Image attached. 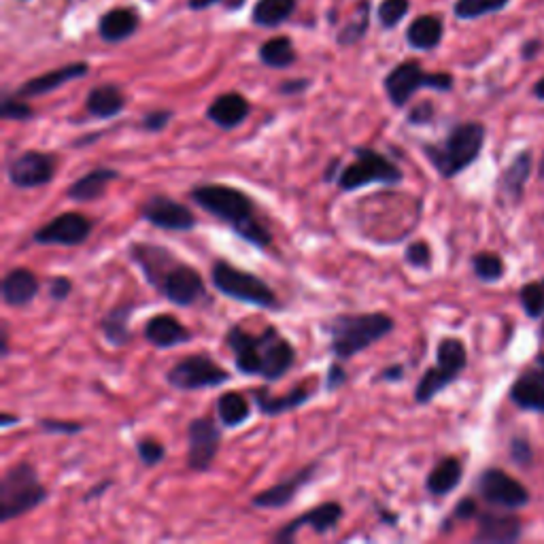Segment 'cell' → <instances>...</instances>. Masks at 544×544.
I'll return each instance as SVG.
<instances>
[{
  "mask_svg": "<svg viewBox=\"0 0 544 544\" xmlns=\"http://www.w3.org/2000/svg\"><path fill=\"white\" fill-rule=\"evenodd\" d=\"M434 115H436L434 102L432 100H421V102H417L415 107H411V111H408L406 122L411 126H425V124L432 122Z\"/></svg>",
  "mask_w": 544,
  "mask_h": 544,
  "instance_id": "cell-46",
  "label": "cell"
},
{
  "mask_svg": "<svg viewBox=\"0 0 544 544\" xmlns=\"http://www.w3.org/2000/svg\"><path fill=\"white\" fill-rule=\"evenodd\" d=\"M139 215L149 226L166 232H192L198 226L194 211L166 194L149 196L141 204Z\"/></svg>",
  "mask_w": 544,
  "mask_h": 544,
  "instance_id": "cell-13",
  "label": "cell"
},
{
  "mask_svg": "<svg viewBox=\"0 0 544 544\" xmlns=\"http://www.w3.org/2000/svg\"><path fill=\"white\" fill-rule=\"evenodd\" d=\"M111 485H113L111 479H107L105 483L100 481L96 487H92L88 493H85V498H83V500H85V502H92V500H96V498H100V496H105V491H107Z\"/></svg>",
  "mask_w": 544,
  "mask_h": 544,
  "instance_id": "cell-54",
  "label": "cell"
},
{
  "mask_svg": "<svg viewBox=\"0 0 544 544\" xmlns=\"http://www.w3.org/2000/svg\"><path fill=\"white\" fill-rule=\"evenodd\" d=\"M309 85H311V81H309V79H304V77H300V79H289V81H283V83L279 85V94H281V96H298V94H302V92L309 90Z\"/></svg>",
  "mask_w": 544,
  "mask_h": 544,
  "instance_id": "cell-51",
  "label": "cell"
},
{
  "mask_svg": "<svg viewBox=\"0 0 544 544\" xmlns=\"http://www.w3.org/2000/svg\"><path fill=\"white\" fill-rule=\"evenodd\" d=\"M464 466L457 457H445L432 468V472L425 479V489L436 498H445L451 491H455L462 483Z\"/></svg>",
  "mask_w": 544,
  "mask_h": 544,
  "instance_id": "cell-30",
  "label": "cell"
},
{
  "mask_svg": "<svg viewBox=\"0 0 544 544\" xmlns=\"http://www.w3.org/2000/svg\"><path fill=\"white\" fill-rule=\"evenodd\" d=\"M540 336H542V338H544V326H542V330H540Z\"/></svg>",
  "mask_w": 544,
  "mask_h": 544,
  "instance_id": "cell-61",
  "label": "cell"
},
{
  "mask_svg": "<svg viewBox=\"0 0 544 544\" xmlns=\"http://www.w3.org/2000/svg\"><path fill=\"white\" fill-rule=\"evenodd\" d=\"M71 292H73V281L68 277L56 275L47 283V294L54 302H64L68 296H71Z\"/></svg>",
  "mask_w": 544,
  "mask_h": 544,
  "instance_id": "cell-47",
  "label": "cell"
},
{
  "mask_svg": "<svg viewBox=\"0 0 544 544\" xmlns=\"http://www.w3.org/2000/svg\"><path fill=\"white\" fill-rule=\"evenodd\" d=\"M39 428L45 434H58V436H75L81 434L85 425L79 421H66V419H39Z\"/></svg>",
  "mask_w": 544,
  "mask_h": 544,
  "instance_id": "cell-44",
  "label": "cell"
},
{
  "mask_svg": "<svg viewBox=\"0 0 544 544\" xmlns=\"http://www.w3.org/2000/svg\"><path fill=\"white\" fill-rule=\"evenodd\" d=\"M134 313V304H117L113 309L100 319V332L105 336V340L113 347H124L132 340V330H130V317Z\"/></svg>",
  "mask_w": 544,
  "mask_h": 544,
  "instance_id": "cell-31",
  "label": "cell"
},
{
  "mask_svg": "<svg viewBox=\"0 0 544 544\" xmlns=\"http://www.w3.org/2000/svg\"><path fill=\"white\" fill-rule=\"evenodd\" d=\"M453 85L455 79L451 73H428L415 58H408L396 64L383 79V90L387 94V100L396 109H404L408 102H411V98L423 88L436 92H451Z\"/></svg>",
  "mask_w": 544,
  "mask_h": 544,
  "instance_id": "cell-8",
  "label": "cell"
},
{
  "mask_svg": "<svg viewBox=\"0 0 544 544\" xmlns=\"http://www.w3.org/2000/svg\"><path fill=\"white\" fill-rule=\"evenodd\" d=\"M479 532L474 542H517L523 534L521 521L508 513H479Z\"/></svg>",
  "mask_w": 544,
  "mask_h": 544,
  "instance_id": "cell-26",
  "label": "cell"
},
{
  "mask_svg": "<svg viewBox=\"0 0 544 544\" xmlns=\"http://www.w3.org/2000/svg\"><path fill=\"white\" fill-rule=\"evenodd\" d=\"M411 9V0H381L377 7V20L381 28L394 30Z\"/></svg>",
  "mask_w": 544,
  "mask_h": 544,
  "instance_id": "cell-40",
  "label": "cell"
},
{
  "mask_svg": "<svg viewBox=\"0 0 544 544\" xmlns=\"http://www.w3.org/2000/svg\"><path fill=\"white\" fill-rule=\"evenodd\" d=\"M510 400L523 411L544 413V370L538 366L536 370L521 374L510 387Z\"/></svg>",
  "mask_w": 544,
  "mask_h": 544,
  "instance_id": "cell-29",
  "label": "cell"
},
{
  "mask_svg": "<svg viewBox=\"0 0 544 544\" xmlns=\"http://www.w3.org/2000/svg\"><path fill=\"white\" fill-rule=\"evenodd\" d=\"M221 447V428L211 417H196L187 425V466L207 472Z\"/></svg>",
  "mask_w": 544,
  "mask_h": 544,
  "instance_id": "cell-16",
  "label": "cell"
},
{
  "mask_svg": "<svg viewBox=\"0 0 544 544\" xmlns=\"http://www.w3.org/2000/svg\"><path fill=\"white\" fill-rule=\"evenodd\" d=\"M143 336L147 343L156 349H173L192 340V332L187 330L175 315L168 313H160L147 319Z\"/></svg>",
  "mask_w": 544,
  "mask_h": 544,
  "instance_id": "cell-22",
  "label": "cell"
},
{
  "mask_svg": "<svg viewBox=\"0 0 544 544\" xmlns=\"http://www.w3.org/2000/svg\"><path fill=\"white\" fill-rule=\"evenodd\" d=\"M88 73H90L88 62H71V64L60 66V68H54V71H47L39 77H32V79L24 81L13 94L20 96V98H39V96L60 90L62 85H66V83L83 79Z\"/></svg>",
  "mask_w": 544,
  "mask_h": 544,
  "instance_id": "cell-19",
  "label": "cell"
},
{
  "mask_svg": "<svg viewBox=\"0 0 544 544\" xmlns=\"http://www.w3.org/2000/svg\"><path fill=\"white\" fill-rule=\"evenodd\" d=\"M34 109L28 105L26 98H20L15 94L5 92L3 100H0V117L5 119V122H30L34 119Z\"/></svg>",
  "mask_w": 544,
  "mask_h": 544,
  "instance_id": "cell-39",
  "label": "cell"
},
{
  "mask_svg": "<svg viewBox=\"0 0 544 544\" xmlns=\"http://www.w3.org/2000/svg\"><path fill=\"white\" fill-rule=\"evenodd\" d=\"M224 340L234 355L236 370L245 377H260L275 383L296 364V347L275 326H266L262 332L253 334L241 323H232Z\"/></svg>",
  "mask_w": 544,
  "mask_h": 544,
  "instance_id": "cell-2",
  "label": "cell"
},
{
  "mask_svg": "<svg viewBox=\"0 0 544 544\" xmlns=\"http://www.w3.org/2000/svg\"><path fill=\"white\" fill-rule=\"evenodd\" d=\"M468 366V351L459 338L447 336L436 347V366L425 370L415 387V402L430 404L438 394H442L451 383L459 379Z\"/></svg>",
  "mask_w": 544,
  "mask_h": 544,
  "instance_id": "cell-10",
  "label": "cell"
},
{
  "mask_svg": "<svg viewBox=\"0 0 544 544\" xmlns=\"http://www.w3.org/2000/svg\"><path fill=\"white\" fill-rule=\"evenodd\" d=\"M474 517H479V506H476V502L472 498L459 500L457 506L453 508V515H451L453 521H468Z\"/></svg>",
  "mask_w": 544,
  "mask_h": 544,
  "instance_id": "cell-50",
  "label": "cell"
},
{
  "mask_svg": "<svg viewBox=\"0 0 544 544\" xmlns=\"http://www.w3.org/2000/svg\"><path fill=\"white\" fill-rule=\"evenodd\" d=\"M519 300L527 317L538 319L544 315V279L527 283L521 287Z\"/></svg>",
  "mask_w": 544,
  "mask_h": 544,
  "instance_id": "cell-41",
  "label": "cell"
},
{
  "mask_svg": "<svg viewBox=\"0 0 544 544\" xmlns=\"http://www.w3.org/2000/svg\"><path fill=\"white\" fill-rule=\"evenodd\" d=\"M338 166H340V160L338 158H334L330 164H328V168H326V173H323V181H326V183H332V181H336L338 179V175H340V170H338Z\"/></svg>",
  "mask_w": 544,
  "mask_h": 544,
  "instance_id": "cell-56",
  "label": "cell"
},
{
  "mask_svg": "<svg viewBox=\"0 0 544 544\" xmlns=\"http://www.w3.org/2000/svg\"><path fill=\"white\" fill-rule=\"evenodd\" d=\"M119 177L122 175H119V170L115 168H109V166L94 168L88 175L79 177L71 187H68L66 196L73 202H94L102 198V194L107 192V187Z\"/></svg>",
  "mask_w": 544,
  "mask_h": 544,
  "instance_id": "cell-27",
  "label": "cell"
},
{
  "mask_svg": "<svg viewBox=\"0 0 544 544\" xmlns=\"http://www.w3.org/2000/svg\"><path fill=\"white\" fill-rule=\"evenodd\" d=\"M540 177L544 179V156H542V162H540Z\"/></svg>",
  "mask_w": 544,
  "mask_h": 544,
  "instance_id": "cell-60",
  "label": "cell"
},
{
  "mask_svg": "<svg viewBox=\"0 0 544 544\" xmlns=\"http://www.w3.org/2000/svg\"><path fill=\"white\" fill-rule=\"evenodd\" d=\"M17 421H20V417L9 415V413H5L3 417H0V425H3V428H11V425L17 423Z\"/></svg>",
  "mask_w": 544,
  "mask_h": 544,
  "instance_id": "cell-58",
  "label": "cell"
},
{
  "mask_svg": "<svg viewBox=\"0 0 544 544\" xmlns=\"http://www.w3.org/2000/svg\"><path fill=\"white\" fill-rule=\"evenodd\" d=\"M251 115V102L241 92L219 94L207 107V119L221 130H236Z\"/></svg>",
  "mask_w": 544,
  "mask_h": 544,
  "instance_id": "cell-21",
  "label": "cell"
},
{
  "mask_svg": "<svg viewBox=\"0 0 544 544\" xmlns=\"http://www.w3.org/2000/svg\"><path fill=\"white\" fill-rule=\"evenodd\" d=\"M219 3H224V0H187V7H190L192 11H207Z\"/></svg>",
  "mask_w": 544,
  "mask_h": 544,
  "instance_id": "cell-55",
  "label": "cell"
},
{
  "mask_svg": "<svg viewBox=\"0 0 544 544\" xmlns=\"http://www.w3.org/2000/svg\"><path fill=\"white\" fill-rule=\"evenodd\" d=\"M215 406H217V417L221 425L228 430L241 428L243 423L251 419V404L241 391H226V394H221L217 398Z\"/></svg>",
  "mask_w": 544,
  "mask_h": 544,
  "instance_id": "cell-33",
  "label": "cell"
},
{
  "mask_svg": "<svg viewBox=\"0 0 544 544\" xmlns=\"http://www.w3.org/2000/svg\"><path fill=\"white\" fill-rule=\"evenodd\" d=\"M175 113L170 109H153V111H147L141 119V128L145 132H151V134H158V132H164L168 128V124L173 122Z\"/></svg>",
  "mask_w": 544,
  "mask_h": 544,
  "instance_id": "cell-45",
  "label": "cell"
},
{
  "mask_svg": "<svg viewBox=\"0 0 544 544\" xmlns=\"http://www.w3.org/2000/svg\"><path fill=\"white\" fill-rule=\"evenodd\" d=\"M483 145L485 126L479 122H464L457 124L442 143H428L421 149L442 179H453L479 160Z\"/></svg>",
  "mask_w": 544,
  "mask_h": 544,
  "instance_id": "cell-5",
  "label": "cell"
},
{
  "mask_svg": "<svg viewBox=\"0 0 544 544\" xmlns=\"http://www.w3.org/2000/svg\"><path fill=\"white\" fill-rule=\"evenodd\" d=\"M317 470H319V462L302 466L294 474H289L287 479H283L277 485H272V487L260 491L258 496H253L251 506L260 508V510H279V508L289 506L298 498L300 489L306 487L315 479Z\"/></svg>",
  "mask_w": 544,
  "mask_h": 544,
  "instance_id": "cell-18",
  "label": "cell"
},
{
  "mask_svg": "<svg viewBox=\"0 0 544 544\" xmlns=\"http://www.w3.org/2000/svg\"><path fill=\"white\" fill-rule=\"evenodd\" d=\"M141 28V15L134 7H111L98 20V37L109 43L119 45L132 39Z\"/></svg>",
  "mask_w": 544,
  "mask_h": 544,
  "instance_id": "cell-20",
  "label": "cell"
},
{
  "mask_svg": "<svg viewBox=\"0 0 544 544\" xmlns=\"http://www.w3.org/2000/svg\"><path fill=\"white\" fill-rule=\"evenodd\" d=\"M347 383V370L343 366V362H332L328 366V372H326V391H336Z\"/></svg>",
  "mask_w": 544,
  "mask_h": 544,
  "instance_id": "cell-49",
  "label": "cell"
},
{
  "mask_svg": "<svg viewBox=\"0 0 544 544\" xmlns=\"http://www.w3.org/2000/svg\"><path fill=\"white\" fill-rule=\"evenodd\" d=\"M211 283L221 296L243 302L255 309L281 311V302L262 277L253 275L249 270L238 268L226 260H217L211 268Z\"/></svg>",
  "mask_w": 544,
  "mask_h": 544,
  "instance_id": "cell-7",
  "label": "cell"
},
{
  "mask_svg": "<svg viewBox=\"0 0 544 544\" xmlns=\"http://www.w3.org/2000/svg\"><path fill=\"white\" fill-rule=\"evenodd\" d=\"M534 96H536L538 100L544 102V77H542L540 81H536V85H534Z\"/></svg>",
  "mask_w": 544,
  "mask_h": 544,
  "instance_id": "cell-59",
  "label": "cell"
},
{
  "mask_svg": "<svg viewBox=\"0 0 544 544\" xmlns=\"http://www.w3.org/2000/svg\"><path fill=\"white\" fill-rule=\"evenodd\" d=\"M39 289V277L30 268L20 266L7 272L3 285H0V294H3V302L11 309H24L39 296Z\"/></svg>",
  "mask_w": 544,
  "mask_h": 544,
  "instance_id": "cell-23",
  "label": "cell"
},
{
  "mask_svg": "<svg viewBox=\"0 0 544 544\" xmlns=\"http://www.w3.org/2000/svg\"><path fill=\"white\" fill-rule=\"evenodd\" d=\"M442 37H445V22H442L434 13L415 17V20L408 24L404 34L408 47H413L417 51L436 49L442 43Z\"/></svg>",
  "mask_w": 544,
  "mask_h": 544,
  "instance_id": "cell-28",
  "label": "cell"
},
{
  "mask_svg": "<svg viewBox=\"0 0 544 544\" xmlns=\"http://www.w3.org/2000/svg\"><path fill=\"white\" fill-rule=\"evenodd\" d=\"M404 181V173L396 162H391L381 151L370 147H355L353 162L347 164L336 179L338 190L357 192L366 185L381 183L387 187L400 185Z\"/></svg>",
  "mask_w": 544,
  "mask_h": 544,
  "instance_id": "cell-9",
  "label": "cell"
},
{
  "mask_svg": "<svg viewBox=\"0 0 544 544\" xmlns=\"http://www.w3.org/2000/svg\"><path fill=\"white\" fill-rule=\"evenodd\" d=\"M58 158L49 151L28 149L7 164V179L17 190H37L56 179Z\"/></svg>",
  "mask_w": 544,
  "mask_h": 544,
  "instance_id": "cell-12",
  "label": "cell"
},
{
  "mask_svg": "<svg viewBox=\"0 0 544 544\" xmlns=\"http://www.w3.org/2000/svg\"><path fill=\"white\" fill-rule=\"evenodd\" d=\"M396 330L394 317L387 313H340L332 317L323 332L330 336V353L338 362H349L351 357L377 345L387 334Z\"/></svg>",
  "mask_w": 544,
  "mask_h": 544,
  "instance_id": "cell-4",
  "label": "cell"
},
{
  "mask_svg": "<svg viewBox=\"0 0 544 544\" xmlns=\"http://www.w3.org/2000/svg\"><path fill=\"white\" fill-rule=\"evenodd\" d=\"M355 17L351 22H347V26L340 28L336 32V43L340 47H351V45H357L360 43L368 30H370V17H372V7H370V0H360L355 7Z\"/></svg>",
  "mask_w": 544,
  "mask_h": 544,
  "instance_id": "cell-36",
  "label": "cell"
},
{
  "mask_svg": "<svg viewBox=\"0 0 544 544\" xmlns=\"http://www.w3.org/2000/svg\"><path fill=\"white\" fill-rule=\"evenodd\" d=\"M258 58L264 66L275 68V71H285V68L294 66L298 60V51L294 41L289 37H272L266 39L260 49H258Z\"/></svg>",
  "mask_w": 544,
  "mask_h": 544,
  "instance_id": "cell-34",
  "label": "cell"
},
{
  "mask_svg": "<svg viewBox=\"0 0 544 544\" xmlns=\"http://www.w3.org/2000/svg\"><path fill=\"white\" fill-rule=\"evenodd\" d=\"M126 94L117 83H98L85 96V111L94 119H113L126 109Z\"/></svg>",
  "mask_w": 544,
  "mask_h": 544,
  "instance_id": "cell-25",
  "label": "cell"
},
{
  "mask_svg": "<svg viewBox=\"0 0 544 544\" xmlns=\"http://www.w3.org/2000/svg\"><path fill=\"white\" fill-rule=\"evenodd\" d=\"M343 517H345L343 504L323 502V504L313 506L311 510H306V513L298 515L294 521L283 525L281 530L272 536V540L279 542V544H289V542H294L298 532L306 530V527L313 530L315 534H330L332 530H336V525Z\"/></svg>",
  "mask_w": 544,
  "mask_h": 544,
  "instance_id": "cell-17",
  "label": "cell"
},
{
  "mask_svg": "<svg viewBox=\"0 0 544 544\" xmlns=\"http://www.w3.org/2000/svg\"><path fill=\"white\" fill-rule=\"evenodd\" d=\"M0 343H3V349H0V357L7 360V355H9V328H7V323H3V334H0Z\"/></svg>",
  "mask_w": 544,
  "mask_h": 544,
  "instance_id": "cell-57",
  "label": "cell"
},
{
  "mask_svg": "<svg viewBox=\"0 0 544 544\" xmlns=\"http://www.w3.org/2000/svg\"><path fill=\"white\" fill-rule=\"evenodd\" d=\"M94 232V221L79 211H66L54 219H49L32 234L37 245H58V247H77L83 245Z\"/></svg>",
  "mask_w": 544,
  "mask_h": 544,
  "instance_id": "cell-14",
  "label": "cell"
},
{
  "mask_svg": "<svg viewBox=\"0 0 544 544\" xmlns=\"http://www.w3.org/2000/svg\"><path fill=\"white\" fill-rule=\"evenodd\" d=\"M510 457H513V462L519 466H530L534 457L530 442H527L525 438H515L513 442H510Z\"/></svg>",
  "mask_w": 544,
  "mask_h": 544,
  "instance_id": "cell-48",
  "label": "cell"
},
{
  "mask_svg": "<svg viewBox=\"0 0 544 544\" xmlns=\"http://www.w3.org/2000/svg\"><path fill=\"white\" fill-rule=\"evenodd\" d=\"M404 260L406 264L411 268H417V270H430L432 268V247L425 243V241H415L406 247L404 251Z\"/></svg>",
  "mask_w": 544,
  "mask_h": 544,
  "instance_id": "cell-43",
  "label": "cell"
},
{
  "mask_svg": "<svg viewBox=\"0 0 544 544\" xmlns=\"http://www.w3.org/2000/svg\"><path fill=\"white\" fill-rule=\"evenodd\" d=\"M190 198L251 247L268 249L272 245V232L258 219L255 202L238 187L226 183H198L190 190Z\"/></svg>",
  "mask_w": 544,
  "mask_h": 544,
  "instance_id": "cell-3",
  "label": "cell"
},
{
  "mask_svg": "<svg viewBox=\"0 0 544 544\" xmlns=\"http://www.w3.org/2000/svg\"><path fill=\"white\" fill-rule=\"evenodd\" d=\"M130 260L141 268L145 281L181 309H192L196 304L209 300L207 285L200 272L177 255L160 245L132 243L128 247Z\"/></svg>",
  "mask_w": 544,
  "mask_h": 544,
  "instance_id": "cell-1",
  "label": "cell"
},
{
  "mask_svg": "<svg viewBox=\"0 0 544 544\" xmlns=\"http://www.w3.org/2000/svg\"><path fill=\"white\" fill-rule=\"evenodd\" d=\"M542 51V41L540 39H530L525 41L523 47H521V58L523 60H534L538 54Z\"/></svg>",
  "mask_w": 544,
  "mask_h": 544,
  "instance_id": "cell-53",
  "label": "cell"
},
{
  "mask_svg": "<svg viewBox=\"0 0 544 544\" xmlns=\"http://www.w3.org/2000/svg\"><path fill=\"white\" fill-rule=\"evenodd\" d=\"M476 489H479L481 498L493 508L519 510L530 504V491H527V487L500 468L485 470L479 476Z\"/></svg>",
  "mask_w": 544,
  "mask_h": 544,
  "instance_id": "cell-15",
  "label": "cell"
},
{
  "mask_svg": "<svg viewBox=\"0 0 544 544\" xmlns=\"http://www.w3.org/2000/svg\"><path fill=\"white\" fill-rule=\"evenodd\" d=\"M472 270L476 279L483 283H496L504 277V262L496 253H476L472 258Z\"/></svg>",
  "mask_w": 544,
  "mask_h": 544,
  "instance_id": "cell-38",
  "label": "cell"
},
{
  "mask_svg": "<svg viewBox=\"0 0 544 544\" xmlns=\"http://www.w3.org/2000/svg\"><path fill=\"white\" fill-rule=\"evenodd\" d=\"M532 175V156L527 151L519 153V156L510 162V166L504 170L502 175V194L510 202H519L523 198V187Z\"/></svg>",
  "mask_w": 544,
  "mask_h": 544,
  "instance_id": "cell-35",
  "label": "cell"
},
{
  "mask_svg": "<svg viewBox=\"0 0 544 544\" xmlns=\"http://www.w3.org/2000/svg\"><path fill=\"white\" fill-rule=\"evenodd\" d=\"M232 381V374L219 366L209 353L185 355L166 372V383L177 391L215 389Z\"/></svg>",
  "mask_w": 544,
  "mask_h": 544,
  "instance_id": "cell-11",
  "label": "cell"
},
{
  "mask_svg": "<svg viewBox=\"0 0 544 544\" xmlns=\"http://www.w3.org/2000/svg\"><path fill=\"white\" fill-rule=\"evenodd\" d=\"M402 379H404V364H391L379 372L377 383H400Z\"/></svg>",
  "mask_w": 544,
  "mask_h": 544,
  "instance_id": "cell-52",
  "label": "cell"
},
{
  "mask_svg": "<svg viewBox=\"0 0 544 544\" xmlns=\"http://www.w3.org/2000/svg\"><path fill=\"white\" fill-rule=\"evenodd\" d=\"M298 9V0H255L251 22L258 28H279Z\"/></svg>",
  "mask_w": 544,
  "mask_h": 544,
  "instance_id": "cell-32",
  "label": "cell"
},
{
  "mask_svg": "<svg viewBox=\"0 0 544 544\" xmlns=\"http://www.w3.org/2000/svg\"><path fill=\"white\" fill-rule=\"evenodd\" d=\"M510 0H455L453 15L462 22L481 20V17L500 13L508 7Z\"/></svg>",
  "mask_w": 544,
  "mask_h": 544,
  "instance_id": "cell-37",
  "label": "cell"
},
{
  "mask_svg": "<svg viewBox=\"0 0 544 544\" xmlns=\"http://www.w3.org/2000/svg\"><path fill=\"white\" fill-rule=\"evenodd\" d=\"M49 500L47 487L39 481L32 464L20 462L5 470L0 479V523L24 517Z\"/></svg>",
  "mask_w": 544,
  "mask_h": 544,
  "instance_id": "cell-6",
  "label": "cell"
},
{
  "mask_svg": "<svg viewBox=\"0 0 544 544\" xmlns=\"http://www.w3.org/2000/svg\"><path fill=\"white\" fill-rule=\"evenodd\" d=\"M136 455H139L141 464L147 468H153L164 462L166 457V449L160 440L156 438H141L136 442Z\"/></svg>",
  "mask_w": 544,
  "mask_h": 544,
  "instance_id": "cell-42",
  "label": "cell"
},
{
  "mask_svg": "<svg viewBox=\"0 0 544 544\" xmlns=\"http://www.w3.org/2000/svg\"><path fill=\"white\" fill-rule=\"evenodd\" d=\"M313 396H315V391L309 389L306 385L294 387L285 396L270 394L266 387H258V389L251 391V398H253L255 406H258V411L262 415H266V417H279V415H285L289 411H296V408L304 406Z\"/></svg>",
  "mask_w": 544,
  "mask_h": 544,
  "instance_id": "cell-24",
  "label": "cell"
}]
</instances>
